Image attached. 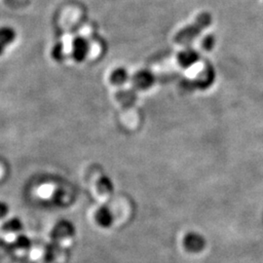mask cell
I'll return each instance as SVG.
<instances>
[{"label":"cell","mask_w":263,"mask_h":263,"mask_svg":"<svg viewBox=\"0 0 263 263\" xmlns=\"http://www.w3.org/2000/svg\"><path fill=\"white\" fill-rule=\"evenodd\" d=\"M23 231V226L18 219H12L2 224L0 234L2 239L8 243H15Z\"/></svg>","instance_id":"cell-1"},{"label":"cell","mask_w":263,"mask_h":263,"mask_svg":"<svg viewBox=\"0 0 263 263\" xmlns=\"http://www.w3.org/2000/svg\"><path fill=\"white\" fill-rule=\"evenodd\" d=\"M18 38V32L16 28L3 25L0 26V57L3 56L7 49L11 47Z\"/></svg>","instance_id":"cell-2"},{"label":"cell","mask_w":263,"mask_h":263,"mask_svg":"<svg viewBox=\"0 0 263 263\" xmlns=\"http://www.w3.org/2000/svg\"><path fill=\"white\" fill-rule=\"evenodd\" d=\"M183 246L189 253L198 254L201 253L206 248V240L199 233L190 232L184 237Z\"/></svg>","instance_id":"cell-3"},{"label":"cell","mask_w":263,"mask_h":263,"mask_svg":"<svg viewBox=\"0 0 263 263\" xmlns=\"http://www.w3.org/2000/svg\"><path fill=\"white\" fill-rule=\"evenodd\" d=\"M72 235H73V226L66 221L58 223L53 233V237L58 242L66 241L67 239L71 238Z\"/></svg>","instance_id":"cell-4"},{"label":"cell","mask_w":263,"mask_h":263,"mask_svg":"<svg viewBox=\"0 0 263 263\" xmlns=\"http://www.w3.org/2000/svg\"><path fill=\"white\" fill-rule=\"evenodd\" d=\"M95 218L98 224L104 228H107L112 224L113 216L108 208H100L95 215Z\"/></svg>","instance_id":"cell-5"},{"label":"cell","mask_w":263,"mask_h":263,"mask_svg":"<svg viewBox=\"0 0 263 263\" xmlns=\"http://www.w3.org/2000/svg\"><path fill=\"white\" fill-rule=\"evenodd\" d=\"M31 245L29 243L28 239L27 240L25 238H22V236L15 242V252L18 256H24L25 254H28Z\"/></svg>","instance_id":"cell-6"},{"label":"cell","mask_w":263,"mask_h":263,"mask_svg":"<svg viewBox=\"0 0 263 263\" xmlns=\"http://www.w3.org/2000/svg\"><path fill=\"white\" fill-rule=\"evenodd\" d=\"M99 191L104 195H109L112 192V186L106 179H102L98 183Z\"/></svg>","instance_id":"cell-7"},{"label":"cell","mask_w":263,"mask_h":263,"mask_svg":"<svg viewBox=\"0 0 263 263\" xmlns=\"http://www.w3.org/2000/svg\"><path fill=\"white\" fill-rule=\"evenodd\" d=\"M9 214V208L5 203H0V222L3 224Z\"/></svg>","instance_id":"cell-8"}]
</instances>
